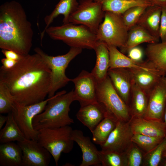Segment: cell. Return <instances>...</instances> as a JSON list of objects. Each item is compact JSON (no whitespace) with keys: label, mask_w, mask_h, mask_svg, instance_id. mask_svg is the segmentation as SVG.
<instances>
[{"label":"cell","mask_w":166,"mask_h":166,"mask_svg":"<svg viewBox=\"0 0 166 166\" xmlns=\"http://www.w3.org/2000/svg\"><path fill=\"white\" fill-rule=\"evenodd\" d=\"M128 69L132 82L148 94L163 76L155 69Z\"/></svg>","instance_id":"20"},{"label":"cell","mask_w":166,"mask_h":166,"mask_svg":"<svg viewBox=\"0 0 166 166\" xmlns=\"http://www.w3.org/2000/svg\"><path fill=\"white\" fill-rule=\"evenodd\" d=\"M127 166H140L142 165L144 153L132 142L124 152Z\"/></svg>","instance_id":"34"},{"label":"cell","mask_w":166,"mask_h":166,"mask_svg":"<svg viewBox=\"0 0 166 166\" xmlns=\"http://www.w3.org/2000/svg\"><path fill=\"white\" fill-rule=\"evenodd\" d=\"M15 101L7 87L0 82V113L11 112Z\"/></svg>","instance_id":"35"},{"label":"cell","mask_w":166,"mask_h":166,"mask_svg":"<svg viewBox=\"0 0 166 166\" xmlns=\"http://www.w3.org/2000/svg\"><path fill=\"white\" fill-rule=\"evenodd\" d=\"M73 130L69 125L39 130L37 141L50 153L56 166L61 153H69L73 148L74 142L71 138Z\"/></svg>","instance_id":"6"},{"label":"cell","mask_w":166,"mask_h":166,"mask_svg":"<svg viewBox=\"0 0 166 166\" xmlns=\"http://www.w3.org/2000/svg\"><path fill=\"white\" fill-rule=\"evenodd\" d=\"M128 30L122 14L105 11L104 19L99 26L96 36L98 41L107 45L120 48L126 44Z\"/></svg>","instance_id":"8"},{"label":"cell","mask_w":166,"mask_h":166,"mask_svg":"<svg viewBox=\"0 0 166 166\" xmlns=\"http://www.w3.org/2000/svg\"><path fill=\"white\" fill-rule=\"evenodd\" d=\"M130 120L127 122L117 121L106 141L100 146L101 149L119 152L125 151L132 142L131 138L133 134Z\"/></svg>","instance_id":"14"},{"label":"cell","mask_w":166,"mask_h":166,"mask_svg":"<svg viewBox=\"0 0 166 166\" xmlns=\"http://www.w3.org/2000/svg\"><path fill=\"white\" fill-rule=\"evenodd\" d=\"M96 93L97 101L108 115L117 121L127 122L130 120L128 106L115 89L108 75L103 80L97 82Z\"/></svg>","instance_id":"5"},{"label":"cell","mask_w":166,"mask_h":166,"mask_svg":"<svg viewBox=\"0 0 166 166\" xmlns=\"http://www.w3.org/2000/svg\"><path fill=\"white\" fill-rule=\"evenodd\" d=\"M163 157L166 158V149L164 151L163 155Z\"/></svg>","instance_id":"45"},{"label":"cell","mask_w":166,"mask_h":166,"mask_svg":"<svg viewBox=\"0 0 166 166\" xmlns=\"http://www.w3.org/2000/svg\"><path fill=\"white\" fill-rule=\"evenodd\" d=\"M130 125L134 134L164 138L166 136V125L164 121L143 117H131Z\"/></svg>","instance_id":"16"},{"label":"cell","mask_w":166,"mask_h":166,"mask_svg":"<svg viewBox=\"0 0 166 166\" xmlns=\"http://www.w3.org/2000/svg\"><path fill=\"white\" fill-rule=\"evenodd\" d=\"M78 4L79 2L77 0H60L52 12L44 18V20L46 26L40 34L41 41L43 39L45 30L55 18L60 15H62L64 16L63 24L68 23L69 16L76 9Z\"/></svg>","instance_id":"25"},{"label":"cell","mask_w":166,"mask_h":166,"mask_svg":"<svg viewBox=\"0 0 166 166\" xmlns=\"http://www.w3.org/2000/svg\"><path fill=\"white\" fill-rule=\"evenodd\" d=\"M166 104V77L162 76L148 93L146 112L143 117L163 121Z\"/></svg>","instance_id":"12"},{"label":"cell","mask_w":166,"mask_h":166,"mask_svg":"<svg viewBox=\"0 0 166 166\" xmlns=\"http://www.w3.org/2000/svg\"><path fill=\"white\" fill-rule=\"evenodd\" d=\"M8 118L4 127L0 129L1 144L24 140L25 137L15 121L11 112L8 113Z\"/></svg>","instance_id":"29"},{"label":"cell","mask_w":166,"mask_h":166,"mask_svg":"<svg viewBox=\"0 0 166 166\" xmlns=\"http://www.w3.org/2000/svg\"><path fill=\"white\" fill-rule=\"evenodd\" d=\"M148 94L132 82L128 105L131 117H143L147 108Z\"/></svg>","instance_id":"24"},{"label":"cell","mask_w":166,"mask_h":166,"mask_svg":"<svg viewBox=\"0 0 166 166\" xmlns=\"http://www.w3.org/2000/svg\"><path fill=\"white\" fill-rule=\"evenodd\" d=\"M128 56L133 61L137 62H142L143 52L141 48L137 46L132 48L127 52Z\"/></svg>","instance_id":"38"},{"label":"cell","mask_w":166,"mask_h":166,"mask_svg":"<svg viewBox=\"0 0 166 166\" xmlns=\"http://www.w3.org/2000/svg\"><path fill=\"white\" fill-rule=\"evenodd\" d=\"M166 149V136L154 149L144 155L142 165L146 166L159 165Z\"/></svg>","instance_id":"33"},{"label":"cell","mask_w":166,"mask_h":166,"mask_svg":"<svg viewBox=\"0 0 166 166\" xmlns=\"http://www.w3.org/2000/svg\"><path fill=\"white\" fill-rule=\"evenodd\" d=\"M71 139L80 147L82 153V161L80 166L101 165L99 151L92 142L90 138L84 135L82 131L73 130Z\"/></svg>","instance_id":"15"},{"label":"cell","mask_w":166,"mask_h":166,"mask_svg":"<svg viewBox=\"0 0 166 166\" xmlns=\"http://www.w3.org/2000/svg\"><path fill=\"white\" fill-rule=\"evenodd\" d=\"M117 121L113 117L107 115L91 132L93 142L100 146L103 144L115 127Z\"/></svg>","instance_id":"30"},{"label":"cell","mask_w":166,"mask_h":166,"mask_svg":"<svg viewBox=\"0 0 166 166\" xmlns=\"http://www.w3.org/2000/svg\"><path fill=\"white\" fill-rule=\"evenodd\" d=\"M75 101L73 89L68 93L63 90L56 93L48 101L44 111L34 118V129L57 128L73 123L69 113L71 104Z\"/></svg>","instance_id":"3"},{"label":"cell","mask_w":166,"mask_h":166,"mask_svg":"<svg viewBox=\"0 0 166 166\" xmlns=\"http://www.w3.org/2000/svg\"><path fill=\"white\" fill-rule=\"evenodd\" d=\"M147 61L162 76H166V41L149 43L145 49Z\"/></svg>","instance_id":"19"},{"label":"cell","mask_w":166,"mask_h":166,"mask_svg":"<svg viewBox=\"0 0 166 166\" xmlns=\"http://www.w3.org/2000/svg\"><path fill=\"white\" fill-rule=\"evenodd\" d=\"M101 164L102 166H127L124 152L101 149L99 151Z\"/></svg>","instance_id":"31"},{"label":"cell","mask_w":166,"mask_h":166,"mask_svg":"<svg viewBox=\"0 0 166 166\" xmlns=\"http://www.w3.org/2000/svg\"><path fill=\"white\" fill-rule=\"evenodd\" d=\"M79 4L70 15L68 23L84 25L96 34L105 16L101 3L94 0H78Z\"/></svg>","instance_id":"9"},{"label":"cell","mask_w":166,"mask_h":166,"mask_svg":"<svg viewBox=\"0 0 166 166\" xmlns=\"http://www.w3.org/2000/svg\"><path fill=\"white\" fill-rule=\"evenodd\" d=\"M34 32L22 5L14 0L0 6V48L21 55L29 54Z\"/></svg>","instance_id":"2"},{"label":"cell","mask_w":166,"mask_h":166,"mask_svg":"<svg viewBox=\"0 0 166 166\" xmlns=\"http://www.w3.org/2000/svg\"><path fill=\"white\" fill-rule=\"evenodd\" d=\"M1 52L6 58L18 61L21 59L22 55L10 50L2 49Z\"/></svg>","instance_id":"39"},{"label":"cell","mask_w":166,"mask_h":166,"mask_svg":"<svg viewBox=\"0 0 166 166\" xmlns=\"http://www.w3.org/2000/svg\"><path fill=\"white\" fill-rule=\"evenodd\" d=\"M107 46L110 57L109 69L124 68L155 69L150 66L147 61L141 62L134 61L119 51L117 47L112 45Z\"/></svg>","instance_id":"22"},{"label":"cell","mask_w":166,"mask_h":166,"mask_svg":"<svg viewBox=\"0 0 166 166\" xmlns=\"http://www.w3.org/2000/svg\"><path fill=\"white\" fill-rule=\"evenodd\" d=\"M51 73L38 54L22 55L15 66L0 68V82L8 89L15 101L30 105L44 100L49 92Z\"/></svg>","instance_id":"1"},{"label":"cell","mask_w":166,"mask_h":166,"mask_svg":"<svg viewBox=\"0 0 166 166\" xmlns=\"http://www.w3.org/2000/svg\"><path fill=\"white\" fill-rule=\"evenodd\" d=\"M80 105L76 114L77 118L92 132L106 116V112L97 101Z\"/></svg>","instance_id":"17"},{"label":"cell","mask_w":166,"mask_h":166,"mask_svg":"<svg viewBox=\"0 0 166 166\" xmlns=\"http://www.w3.org/2000/svg\"><path fill=\"white\" fill-rule=\"evenodd\" d=\"M100 2L103 10L122 14L129 9L136 6L153 5L148 0H94Z\"/></svg>","instance_id":"28"},{"label":"cell","mask_w":166,"mask_h":166,"mask_svg":"<svg viewBox=\"0 0 166 166\" xmlns=\"http://www.w3.org/2000/svg\"><path fill=\"white\" fill-rule=\"evenodd\" d=\"M22 153L17 144L13 142L0 145L1 166H21Z\"/></svg>","instance_id":"27"},{"label":"cell","mask_w":166,"mask_h":166,"mask_svg":"<svg viewBox=\"0 0 166 166\" xmlns=\"http://www.w3.org/2000/svg\"><path fill=\"white\" fill-rule=\"evenodd\" d=\"M163 121L166 125V104L164 113V117H163Z\"/></svg>","instance_id":"44"},{"label":"cell","mask_w":166,"mask_h":166,"mask_svg":"<svg viewBox=\"0 0 166 166\" xmlns=\"http://www.w3.org/2000/svg\"><path fill=\"white\" fill-rule=\"evenodd\" d=\"M159 34L161 42L166 41V7L162 8Z\"/></svg>","instance_id":"37"},{"label":"cell","mask_w":166,"mask_h":166,"mask_svg":"<svg viewBox=\"0 0 166 166\" xmlns=\"http://www.w3.org/2000/svg\"><path fill=\"white\" fill-rule=\"evenodd\" d=\"M161 10L162 8L155 5L147 7L137 23L159 41Z\"/></svg>","instance_id":"21"},{"label":"cell","mask_w":166,"mask_h":166,"mask_svg":"<svg viewBox=\"0 0 166 166\" xmlns=\"http://www.w3.org/2000/svg\"><path fill=\"white\" fill-rule=\"evenodd\" d=\"M18 62V61L6 57L3 58L1 60V62L2 65V66L5 69H11L14 67Z\"/></svg>","instance_id":"40"},{"label":"cell","mask_w":166,"mask_h":166,"mask_svg":"<svg viewBox=\"0 0 166 166\" xmlns=\"http://www.w3.org/2000/svg\"><path fill=\"white\" fill-rule=\"evenodd\" d=\"M45 33L51 39L62 41L70 47L94 49L98 41L96 34L88 27L71 23L49 26Z\"/></svg>","instance_id":"4"},{"label":"cell","mask_w":166,"mask_h":166,"mask_svg":"<svg viewBox=\"0 0 166 166\" xmlns=\"http://www.w3.org/2000/svg\"><path fill=\"white\" fill-rule=\"evenodd\" d=\"M50 98L28 105H23L15 101L11 112L26 139L37 140L39 131L34 128L33 119L35 116L44 111Z\"/></svg>","instance_id":"10"},{"label":"cell","mask_w":166,"mask_h":166,"mask_svg":"<svg viewBox=\"0 0 166 166\" xmlns=\"http://www.w3.org/2000/svg\"><path fill=\"white\" fill-rule=\"evenodd\" d=\"M96 55V64L91 72L97 82L104 79L108 76L109 68L110 57L107 45L100 41L94 48Z\"/></svg>","instance_id":"23"},{"label":"cell","mask_w":166,"mask_h":166,"mask_svg":"<svg viewBox=\"0 0 166 166\" xmlns=\"http://www.w3.org/2000/svg\"><path fill=\"white\" fill-rule=\"evenodd\" d=\"M164 138L134 134L131 141L143 152L144 155L154 149Z\"/></svg>","instance_id":"32"},{"label":"cell","mask_w":166,"mask_h":166,"mask_svg":"<svg viewBox=\"0 0 166 166\" xmlns=\"http://www.w3.org/2000/svg\"><path fill=\"white\" fill-rule=\"evenodd\" d=\"M17 143L22 153L21 166L49 165L51 155L37 140L25 138Z\"/></svg>","instance_id":"11"},{"label":"cell","mask_w":166,"mask_h":166,"mask_svg":"<svg viewBox=\"0 0 166 166\" xmlns=\"http://www.w3.org/2000/svg\"><path fill=\"white\" fill-rule=\"evenodd\" d=\"M159 165L162 166H166V158L163 157Z\"/></svg>","instance_id":"43"},{"label":"cell","mask_w":166,"mask_h":166,"mask_svg":"<svg viewBox=\"0 0 166 166\" xmlns=\"http://www.w3.org/2000/svg\"><path fill=\"white\" fill-rule=\"evenodd\" d=\"M159 42V40L145 30L136 24L129 30L126 42L124 47L120 48V51L124 54L132 48L141 44L145 42L153 43Z\"/></svg>","instance_id":"26"},{"label":"cell","mask_w":166,"mask_h":166,"mask_svg":"<svg viewBox=\"0 0 166 166\" xmlns=\"http://www.w3.org/2000/svg\"><path fill=\"white\" fill-rule=\"evenodd\" d=\"M8 118V115L7 116L0 115V129L2 128L4 124L6 122Z\"/></svg>","instance_id":"42"},{"label":"cell","mask_w":166,"mask_h":166,"mask_svg":"<svg viewBox=\"0 0 166 166\" xmlns=\"http://www.w3.org/2000/svg\"><path fill=\"white\" fill-rule=\"evenodd\" d=\"M147 7L143 6L132 7L122 14L124 22L128 30L137 24L140 16Z\"/></svg>","instance_id":"36"},{"label":"cell","mask_w":166,"mask_h":166,"mask_svg":"<svg viewBox=\"0 0 166 166\" xmlns=\"http://www.w3.org/2000/svg\"><path fill=\"white\" fill-rule=\"evenodd\" d=\"M82 49L80 48L71 47L65 54L54 56L48 55L39 47L35 48V53L41 56L51 70V85L48 98L54 96L57 91L71 81V79L69 78L65 75V70L70 62L81 53Z\"/></svg>","instance_id":"7"},{"label":"cell","mask_w":166,"mask_h":166,"mask_svg":"<svg viewBox=\"0 0 166 166\" xmlns=\"http://www.w3.org/2000/svg\"><path fill=\"white\" fill-rule=\"evenodd\" d=\"M153 5L162 8L166 7V0H148Z\"/></svg>","instance_id":"41"},{"label":"cell","mask_w":166,"mask_h":166,"mask_svg":"<svg viewBox=\"0 0 166 166\" xmlns=\"http://www.w3.org/2000/svg\"><path fill=\"white\" fill-rule=\"evenodd\" d=\"M108 75L118 94L128 106L132 81L128 69L124 68L109 69Z\"/></svg>","instance_id":"18"},{"label":"cell","mask_w":166,"mask_h":166,"mask_svg":"<svg viewBox=\"0 0 166 166\" xmlns=\"http://www.w3.org/2000/svg\"><path fill=\"white\" fill-rule=\"evenodd\" d=\"M71 81L74 85L73 93L76 101H78L80 105L97 101V81L91 72L83 70Z\"/></svg>","instance_id":"13"}]
</instances>
